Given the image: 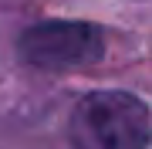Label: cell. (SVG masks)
Returning <instances> with one entry per match:
<instances>
[{"label": "cell", "instance_id": "cell-1", "mask_svg": "<svg viewBox=\"0 0 152 149\" xmlns=\"http://www.w3.org/2000/svg\"><path fill=\"white\" fill-rule=\"evenodd\" d=\"M68 136L75 149H145L149 109L129 92H95L78 102Z\"/></svg>", "mask_w": 152, "mask_h": 149}, {"label": "cell", "instance_id": "cell-2", "mask_svg": "<svg viewBox=\"0 0 152 149\" xmlns=\"http://www.w3.org/2000/svg\"><path fill=\"white\" fill-rule=\"evenodd\" d=\"M20 54L34 68L71 71V68L95 65L102 58V34L91 24L78 21H48L31 27L20 37Z\"/></svg>", "mask_w": 152, "mask_h": 149}]
</instances>
